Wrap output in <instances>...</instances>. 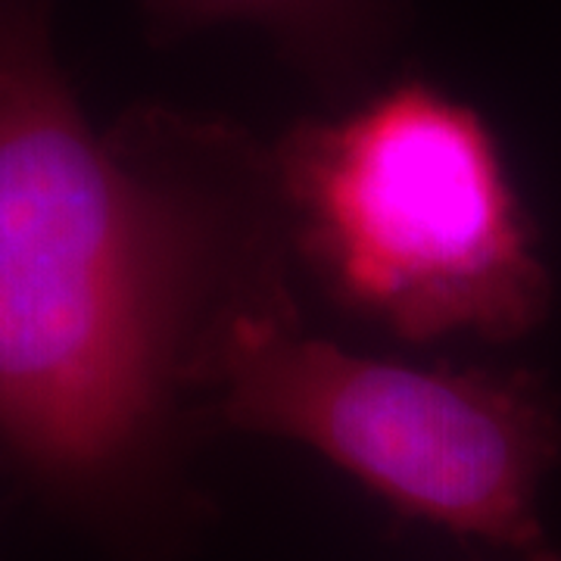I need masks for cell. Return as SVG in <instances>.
<instances>
[{
	"instance_id": "obj_4",
	"label": "cell",
	"mask_w": 561,
	"mask_h": 561,
	"mask_svg": "<svg viewBox=\"0 0 561 561\" xmlns=\"http://www.w3.org/2000/svg\"><path fill=\"white\" fill-rule=\"evenodd\" d=\"M144 35L165 47L213 25H253L328 101H365L405 28L402 0H140Z\"/></svg>"
},
{
	"instance_id": "obj_2",
	"label": "cell",
	"mask_w": 561,
	"mask_h": 561,
	"mask_svg": "<svg viewBox=\"0 0 561 561\" xmlns=\"http://www.w3.org/2000/svg\"><path fill=\"white\" fill-rule=\"evenodd\" d=\"M297 268L353 319L405 343H512L556 287L500 138L421 76L272 147Z\"/></svg>"
},
{
	"instance_id": "obj_5",
	"label": "cell",
	"mask_w": 561,
	"mask_h": 561,
	"mask_svg": "<svg viewBox=\"0 0 561 561\" xmlns=\"http://www.w3.org/2000/svg\"><path fill=\"white\" fill-rule=\"evenodd\" d=\"M522 561H561V556L556 549H549V546H542L537 552H527Z\"/></svg>"
},
{
	"instance_id": "obj_1",
	"label": "cell",
	"mask_w": 561,
	"mask_h": 561,
	"mask_svg": "<svg viewBox=\"0 0 561 561\" xmlns=\"http://www.w3.org/2000/svg\"><path fill=\"white\" fill-rule=\"evenodd\" d=\"M272 147L138 103L94 131L54 0H0V471L122 549L197 512L241 353L300 328Z\"/></svg>"
},
{
	"instance_id": "obj_3",
	"label": "cell",
	"mask_w": 561,
	"mask_h": 561,
	"mask_svg": "<svg viewBox=\"0 0 561 561\" xmlns=\"http://www.w3.org/2000/svg\"><path fill=\"white\" fill-rule=\"evenodd\" d=\"M206 427L302 443L405 518L537 552L540 490L561 468V402L524 368H415L306 328L243 350Z\"/></svg>"
}]
</instances>
